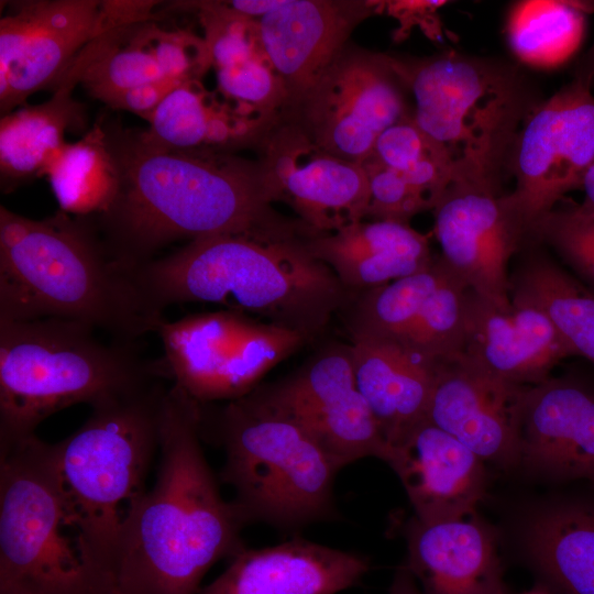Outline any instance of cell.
I'll return each instance as SVG.
<instances>
[{"label": "cell", "instance_id": "cell-25", "mask_svg": "<svg viewBox=\"0 0 594 594\" xmlns=\"http://www.w3.org/2000/svg\"><path fill=\"white\" fill-rule=\"evenodd\" d=\"M351 296L386 285L429 266L435 255L428 237L408 223L361 220L307 239Z\"/></svg>", "mask_w": 594, "mask_h": 594}, {"label": "cell", "instance_id": "cell-39", "mask_svg": "<svg viewBox=\"0 0 594 594\" xmlns=\"http://www.w3.org/2000/svg\"><path fill=\"white\" fill-rule=\"evenodd\" d=\"M389 594H424L419 588L418 583L407 570L405 565H402L395 573L392 585L389 587Z\"/></svg>", "mask_w": 594, "mask_h": 594}, {"label": "cell", "instance_id": "cell-6", "mask_svg": "<svg viewBox=\"0 0 594 594\" xmlns=\"http://www.w3.org/2000/svg\"><path fill=\"white\" fill-rule=\"evenodd\" d=\"M163 382L91 407L74 433L53 443L68 521L97 584L112 594L122 530L160 450Z\"/></svg>", "mask_w": 594, "mask_h": 594}, {"label": "cell", "instance_id": "cell-7", "mask_svg": "<svg viewBox=\"0 0 594 594\" xmlns=\"http://www.w3.org/2000/svg\"><path fill=\"white\" fill-rule=\"evenodd\" d=\"M217 425L226 453L220 477L249 522L297 529L333 517L340 468L298 424L252 391L228 402Z\"/></svg>", "mask_w": 594, "mask_h": 594}, {"label": "cell", "instance_id": "cell-24", "mask_svg": "<svg viewBox=\"0 0 594 594\" xmlns=\"http://www.w3.org/2000/svg\"><path fill=\"white\" fill-rule=\"evenodd\" d=\"M404 564L424 594H503L502 565L492 530L471 514L424 521L406 532Z\"/></svg>", "mask_w": 594, "mask_h": 594}, {"label": "cell", "instance_id": "cell-29", "mask_svg": "<svg viewBox=\"0 0 594 594\" xmlns=\"http://www.w3.org/2000/svg\"><path fill=\"white\" fill-rule=\"evenodd\" d=\"M531 559L560 594H594V506L560 505L530 525Z\"/></svg>", "mask_w": 594, "mask_h": 594}, {"label": "cell", "instance_id": "cell-22", "mask_svg": "<svg viewBox=\"0 0 594 594\" xmlns=\"http://www.w3.org/2000/svg\"><path fill=\"white\" fill-rule=\"evenodd\" d=\"M385 462L399 477L420 520L469 516L483 498V460L427 419L389 449Z\"/></svg>", "mask_w": 594, "mask_h": 594}, {"label": "cell", "instance_id": "cell-26", "mask_svg": "<svg viewBox=\"0 0 594 594\" xmlns=\"http://www.w3.org/2000/svg\"><path fill=\"white\" fill-rule=\"evenodd\" d=\"M358 389L388 446L402 441L426 419L439 366L375 338H351Z\"/></svg>", "mask_w": 594, "mask_h": 594}, {"label": "cell", "instance_id": "cell-9", "mask_svg": "<svg viewBox=\"0 0 594 594\" xmlns=\"http://www.w3.org/2000/svg\"><path fill=\"white\" fill-rule=\"evenodd\" d=\"M391 57L413 94V119L470 175H496L522 113V92L508 67L458 53Z\"/></svg>", "mask_w": 594, "mask_h": 594}, {"label": "cell", "instance_id": "cell-2", "mask_svg": "<svg viewBox=\"0 0 594 594\" xmlns=\"http://www.w3.org/2000/svg\"><path fill=\"white\" fill-rule=\"evenodd\" d=\"M202 420V404L176 384L166 389L156 481L122 530L112 594H199L208 570L245 548L249 521L220 494L200 444Z\"/></svg>", "mask_w": 594, "mask_h": 594}, {"label": "cell", "instance_id": "cell-35", "mask_svg": "<svg viewBox=\"0 0 594 594\" xmlns=\"http://www.w3.org/2000/svg\"><path fill=\"white\" fill-rule=\"evenodd\" d=\"M528 239L552 248L594 292V213L583 212L576 205L554 208L532 224Z\"/></svg>", "mask_w": 594, "mask_h": 594}, {"label": "cell", "instance_id": "cell-42", "mask_svg": "<svg viewBox=\"0 0 594 594\" xmlns=\"http://www.w3.org/2000/svg\"><path fill=\"white\" fill-rule=\"evenodd\" d=\"M503 594H506V593L504 592ZM520 594H552V593L544 587L538 586Z\"/></svg>", "mask_w": 594, "mask_h": 594}, {"label": "cell", "instance_id": "cell-37", "mask_svg": "<svg viewBox=\"0 0 594 594\" xmlns=\"http://www.w3.org/2000/svg\"><path fill=\"white\" fill-rule=\"evenodd\" d=\"M186 81L164 77L156 81L135 87L111 106L114 109L128 110L145 118L176 88Z\"/></svg>", "mask_w": 594, "mask_h": 594}, {"label": "cell", "instance_id": "cell-11", "mask_svg": "<svg viewBox=\"0 0 594 594\" xmlns=\"http://www.w3.org/2000/svg\"><path fill=\"white\" fill-rule=\"evenodd\" d=\"M156 2L19 1L0 20V110L61 84L81 52L116 29L147 21Z\"/></svg>", "mask_w": 594, "mask_h": 594}, {"label": "cell", "instance_id": "cell-16", "mask_svg": "<svg viewBox=\"0 0 594 594\" xmlns=\"http://www.w3.org/2000/svg\"><path fill=\"white\" fill-rule=\"evenodd\" d=\"M442 260L469 288L501 308L510 300L509 261L528 233L496 190V177L453 182L433 208Z\"/></svg>", "mask_w": 594, "mask_h": 594}, {"label": "cell", "instance_id": "cell-8", "mask_svg": "<svg viewBox=\"0 0 594 594\" xmlns=\"http://www.w3.org/2000/svg\"><path fill=\"white\" fill-rule=\"evenodd\" d=\"M0 594H107L69 525L53 443L0 447Z\"/></svg>", "mask_w": 594, "mask_h": 594}, {"label": "cell", "instance_id": "cell-31", "mask_svg": "<svg viewBox=\"0 0 594 594\" xmlns=\"http://www.w3.org/2000/svg\"><path fill=\"white\" fill-rule=\"evenodd\" d=\"M594 1H520L508 14L507 40L514 54L536 67H557L579 48L585 13Z\"/></svg>", "mask_w": 594, "mask_h": 594}, {"label": "cell", "instance_id": "cell-23", "mask_svg": "<svg viewBox=\"0 0 594 594\" xmlns=\"http://www.w3.org/2000/svg\"><path fill=\"white\" fill-rule=\"evenodd\" d=\"M370 569L365 557L304 539L243 548L199 594H337Z\"/></svg>", "mask_w": 594, "mask_h": 594}, {"label": "cell", "instance_id": "cell-28", "mask_svg": "<svg viewBox=\"0 0 594 594\" xmlns=\"http://www.w3.org/2000/svg\"><path fill=\"white\" fill-rule=\"evenodd\" d=\"M80 77L81 69L73 65L50 100L1 117L0 168L6 189L44 174L65 144V131L80 119L81 110L70 92Z\"/></svg>", "mask_w": 594, "mask_h": 594}, {"label": "cell", "instance_id": "cell-41", "mask_svg": "<svg viewBox=\"0 0 594 594\" xmlns=\"http://www.w3.org/2000/svg\"><path fill=\"white\" fill-rule=\"evenodd\" d=\"M582 189L584 190V200L576 207L586 213H594V164L587 170Z\"/></svg>", "mask_w": 594, "mask_h": 594}, {"label": "cell", "instance_id": "cell-13", "mask_svg": "<svg viewBox=\"0 0 594 594\" xmlns=\"http://www.w3.org/2000/svg\"><path fill=\"white\" fill-rule=\"evenodd\" d=\"M470 288L442 260L386 285L351 296L348 329L353 337L394 343L440 366L454 361L465 339Z\"/></svg>", "mask_w": 594, "mask_h": 594}, {"label": "cell", "instance_id": "cell-33", "mask_svg": "<svg viewBox=\"0 0 594 594\" xmlns=\"http://www.w3.org/2000/svg\"><path fill=\"white\" fill-rule=\"evenodd\" d=\"M145 22L138 25V32H133L135 24L132 25L127 43L119 42V28L85 50L87 64L80 82L110 107L127 91L165 77L154 50L155 26Z\"/></svg>", "mask_w": 594, "mask_h": 594}, {"label": "cell", "instance_id": "cell-1", "mask_svg": "<svg viewBox=\"0 0 594 594\" xmlns=\"http://www.w3.org/2000/svg\"><path fill=\"white\" fill-rule=\"evenodd\" d=\"M118 188L99 213L111 256L127 271L177 240L222 234L307 235L272 207L261 165L229 153L163 147L141 134L112 152Z\"/></svg>", "mask_w": 594, "mask_h": 594}, {"label": "cell", "instance_id": "cell-21", "mask_svg": "<svg viewBox=\"0 0 594 594\" xmlns=\"http://www.w3.org/2000/svg\"><path fill=\"white\" fill-rule=\"evenodd\" d=\"M374 9L356 0H277L256 19L262 45L285 86L286 103L316 82Z\"/></svg>", "mask_w": 594, "mask_h": 594}, {"label": "cell", "instance_id": "cell-14", "mask_svg": "<svg viewBox=\"0 0 594 594\" xmlns=\"http://www.w3.org/2000/svg\"><path fill=\"white\" fill-rule=\"evenodd\" d=\"M515 189L505 200L525 226L582 188L594 164V96L573 79L531 112L515 140Z\"/></svg>", "mask_w": 594, "mask_h": 594}, {"label": "cell", "instance_id": "cell-38", "mask_svg": "<svg viewBox=\"0 0 594 594\" xmlns=\"http://www.w3.org/2000/svg\"><path fill=\"white\" fill-rule=\"evenodd\" d=\"M277 3V0H249V1H229L226 4L234 12L258 19L271 11Z\"/></svg>", "mask_w": 594, "mask_h": 594}, {"label": "cell", "instance_id": "cell-10", "mask_svg": "<svg viewBox=\"0 0 594 594\" xmlns=\"http://www.w3.org/2000/svg\"><path fill=\"white\" fill-rule=\"evenodd\" d=\"M156 333L173 384L201 404L233 400L310 339L234 310L163 320Z\"/></svg>", "mask_w": 594, "mask_h": 594}, {"label": "cell", "instance_id": "cell-30", "mask_svg": "<svg viewBox=\"0 0 594 594\" xmlns=\"http://www.w3.org/2000/svg\"><path fill=\"white\" fill-rule=\"evenodd\" d=\"M510 297L542 310L574 354L594 365V292L581 280L534 252L510 275Z\"/></svg>", "mask_w": 594, "mask_h": 594}, {"label": "cell", "instance_id": "cell-17", "mask_svg": "<svg viewBox=\"0 0 594 594\" xmlns=\"http://www.w3.org/2000/svg\"><path fill=\"white\" fill-rule=\"evenodd\" d=\"M255 145L275 202L287 204L314 233L365 219L370 189L361 164L330 154L278 118Z\"/></svg>", "mask_w": 594, "mask_h": 594}, {"label": "cell", "instance_id": "cell-36", "mask_svg": "<svg viewBox=\"0 0 594 594\" xmlns=\"http://www.w3.org/2000/svg\"><path fill=\"white\" fill-rule=\"evenodd\" d=\"M366 174L370 200L365 219L408 223L417 213L433 210V204L399 174L372 156L360 163Z\"/></svg>", "mask_w": 594, "mask_h": 594}, {"label": "cell", "instance_id": "cell-19", "mask_svg": "<svg viewBox=\"0 0 594 594\" xmlns=\"http://www.w3.org/2000/svg\"><path fill=\"white\" fill-rule=\"evenodd\" d=\"M525 388L492 377L457 358L438 367L426 419L483 461L513 465L519 462Z\"/></svg>", "mask_w": 594, "mask_h": 594}, {"label": "cell", "instance_id": "cell-3", "mask_svg": "<svg viewBox=\"0 0 594 594\" xmlns=\"http://www.w3.org/2000/svg\"><path fill=\"white\" fill-rule=\"evenodd\" d=\"M308 238L215 235L130 273L158 311L176 304H215L314 340L351 295L310 252Z\"/></svg>", "mask_w": 594, "mask_h": 594}, {"label": "cell", "instance_id": "cell-12", "mask_svg": "<svg viewBox=\"0 0 594 594\" xmlns=\"http://www.w3.org/2000/svg\"><path fill=\"white\" fill-rule=\"evenodd\" d=\"M407 91L389 56L349 43L277 118L330 154L360 164L387 128L413 116Z\"/></svg>", "mask_w": 594, "mask_h": 594}, {"label": "cell", "instance_id": "cell-18", "mask_svg": "<svg viewBox=\"0 0 594 594\" xmlns=\"http://www.w3.org/2000/svg\"><path fill=\"white\" fill-rule=\"evenodd\" d=\"M501 308L471 289L463 350L458 356L499 381L531 386L574 352L537 306L517 297Z\"/></svg>", "mask_w": 594, "mask_h": 594}, {"label": "cell", "instance_id": "cell-4", "mask_svg": "<svg viewBox=\"0 0 594 594\" xmlns=\"http://www.w3.org/2000/svg\"><path fill=\"white\" fill-rule=\"evenodd\" d=\"M79 321L135 342L164 320L87 222L0 207V320Z\"/></svg>", "mask_w": 594, "mask_h": 594}, {"label": "cell", "instance_id": "cell-32", "mask_svg": "<svg viewBox=\"0 0 594 594\" xmlns=\"http://www.w3.org/2000/svg\"><path fill=\"white\" fill-rule=\"evenodd\" d=\"M44 174L63 211L77 216L102 212L118 188L114 156L99 129L78 142L65 143Z\"/></svg>", "mask_w": 594, "mask_h": 594}, {"label": "cell", "instance_id": "cell-5", "mask_svg": "<svg viewBox=\"0 0 594 594\" xmlns=\"http://www.w3.org/2000/svg\"><path fill=\"white\" fill-rule=\"evenodd\" d=\"M94 327L47 318L0 320V447L35 435L51 415L94 407L168 377L164 360H145L135 342H103Z\"/></svg>", "mask_w": 594, "mask_h": 594}, {"label": "cell", "instance_id": "cell-15", "mask_svg": "<svg viewBox=\"0 0 594 594\" xmlns=\"http://www.w3.org/2000/svg\"><path fill=\"white\" fill-rule=\"evenodd\" d=\"M253 392L306 430L343 468L388 454L371 409L358 389L351 345L332 344L284 380Z\"/></svg>", "mask_w": 594, "mask_h": 594}, {"label": "cell", "instance_id": "cell-34", "mask_svg": "<svg viewBox=\"0 0 594 594\" xmlns=\"http://www.w3.org/2000/svg\"><path fill=\"white\" fill-rule=\"evenodd\" d=\"M369 156L399 174L422 193L433 208L459 176V162L408 117L387 128Z\"/></svg>", "mask_w": 594, "mask_h": 594}, {"label": "cell", "instance_id": "cell-27", "mask_svg": "<svg viewBox=\"0 0 594 594\" xmlns=\"http://www.w3.org/2000/svg\"><path fill=\"white\" fill-rule=\"evenodd\" d=\"M146 119L150 129L141 135L160 146L228 153L239 145H255L264 129L219 101L198 79L172 91Z\"/></svg>", "mask_w": 594, "mask_h": 594}, {"label": "cell", "instance_id": "cell-20", "mask_svg": "<svg viewBox=\"0 0 594 594\" xmlns=\"http://www.w3.org/2000/svg\"><path fill=\"white\" fill-rule=\"evenodd\" d=\"M519 462L560 480L594 483V383L574 375L526 386Z\"/></svg>", "mask_w": 594, "mask_h": 594}, {"label": "cell", "instance_id": "cell-40", "mask_svg": "<svg viewBox=\"0 0 594 594\" xmlns=\"http://www.w3.org/2000/svg\"><path fill=\"white\" fill-rule=\"evenodd\" d=\"M573 79L592 88L594 84V41L590 48L578 61Z\"/></svg>", "mask_w": 594, "mask_h": 594}]
</instances>
